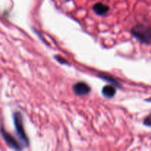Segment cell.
<instances>
[{"label": "cell", "instance_id": "cell-1", "mask_svg": "<svg viewBox=\"0 0 151 151\" xmlns=\"http://www.w3.org/2000/svg\"><path fill=\"white\" fill-rule=\"evenodd\" d=\"M131 32L133 36L141 42L146 44L151 42V27L143 24L136 25L132 28Z\"/></svg>", "mask_w": 151, "mask_h": 151}, {"label": "cell", "instance_id": "cell-2", "mask_svg": "<svg viewBox=\"0 0 151 151\" xmlns=\"http://www.w3.org/2000/svg\"><path fill=\"white\" fill-rule=\"evenodd\" d=\"M13 121H14L15 128H16V133H17L18 137H19L20 140L24 147L29 146V139L26 135V133L24 131L23 125V117L20 112H16L13 114Z\"/></svg>", "mask_w": 151, "mask_h": 151}, {"label": "cell", "instance_id": "cell-3", "mask_svg": "<svg viewBox=\"0 0 151 151\" xmlns=\"http://www.w3.org/2000/svg\"><path fill=\"white\" fill-rule=\"evenodd\" d=\"M1 134L3 139H4V140L5 141V142L7 143V145L9 147L14 149V150H22V146H21L20 145H19V143L16 141V139H15L11 134L7 133L2 127L1 128Z\"/></svg>", "mask_w": 151, "mask_h": 151}, {"label": "cell", "instance_id": "cell-4", "mask_svg": "<svg viewBox=\"0 0 151 151\" xmlns=\"http://www.w3.org/2000/svg\"><path fill=\"white\" fill-rule=\"evenodd\" d=\"M91 91V88L88 84L84 82H78L74 84L73 91L76 95L83 96L86 95Z\"/></svg>", "mask_w": 151, "mask_h": 151}, {"label": "cell", "instance_id": "cell-5", "mask_svg": "<svg viewBox=\"0 0 151 151\" xmlns=\"http://www.w3.org/2000/svg\"><path fill=\"white\" fill-rule=\"evenodd\" d=\"M93 10L97 15L103 16L109 11V7L102 2H98L93 6Z\"/></svg>", "mask_w": 151, "mask_h": 151}, {"label": "cell", "instance_id": "cell-6", "mask_svg": "<svg viewBox=\"0 0 151 151\" xmlns=\"http://www.w3.org/2000/svg\"><path fill=\"white\" fill-rule=\"evenodd\" d=\"M102 94L106 98H112L116 94V86L112 84L105 86L102 89Z\"/></svg>", "mask_w": 151, "mask_h": 151}, {"label": "cell", "instance_id": "cell-7", "mask_svg": "<svg viewBox=\"0 0 151 151\" xmlns=\"http://www.w3.org/2000/svg\"><path fill=\"white\" fill-rule=\"evenodd\" d=\"M100 77L102 78V79L105 80V81H108V82L111 83L112 85L115 86H116V87H119V86H120V85H119V84L118 83L117 81H116L115 79H114V78H112V77L107 76V75H100Z\"/></svg>", "mask_w": 151, "mask_h": 151}, {"label": "cell", "instance_id": "cell-8", "mask_svg": "<svg viewBox=\"0 0 151 151\" xmlns=\"http://www.w3.org/2000/svg\"><path fill=\"white\" fill-rule=\"evenodd\" d=\"M144 125L151 128V113L144 119Z\"/></svg>", "mask_w": 151, "mask_h": 151}, {"label": "cell", "instance_id": "cell-9", "mask_svg": "<svg viewBox=\"0 0 151 151\" xmlns=\"http://www.w3.org/2000/svg\"><path fill=\"white\" fill-rule=\"evenodd\" d=\"M55 58H56V60L59 62V63H63V64H68L67 61H66L64 59H63L62 58H60V56H55Z\"/></svg>", "mask_w": 151, "mask_h": 151}, {"label": "cell", "instance_id": "cell-10", "mask_svg": "<svg viewBox=\"0 0 151 151\" xmlns=\"http://www.w3.org/2000/svg\"><path fill=\"white\" fill-rule=\"evenodd\" d=\"M146 101H147V102H151V98H150V99H148V100H146Z\"/></svg>", "mask_w": 151, "mask_h": 151}, {"label": "cell", "instance_id": "cell-11", "mask_svg": "<svg viewBox=\"0 0 151 151\" xmlns=\"http://www.w3.org/2000/svg\"><path fill=\"white\" fill-rule=\"evenodd\" d=\"M67 1H69V0H67Z\"/></svg>", "mask_w": 151, "mask_h": 151}]
</instances>
